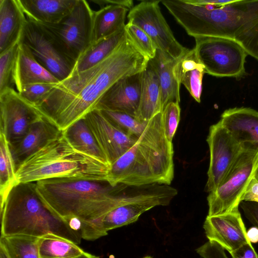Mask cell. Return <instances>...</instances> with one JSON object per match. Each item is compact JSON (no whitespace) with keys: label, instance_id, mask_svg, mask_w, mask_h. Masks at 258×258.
Here are the masks:
<instances>
[{"label":"cell","instance_id":"f6af8a7d","mask_svg":"<svg viewBox=\"0 0 258 258\" xmlns=\"http://www.w3.org/2000/svg\"><path fill=\"white\" fill-rule=\"evenodd\" d=\"M257 178L258 179V172H257Z\"/></svg>","mask_w":258,"mask_h":258},{"label":"cell","instance_id":"30bf717a","mask_svg":"<svg viewBox=\"0 0 258 258\" xmlns=\"http://www.w3.org/2000/svg\"><path fill=\"white\" fill-rule=\"evenodd\" d=\"M36 60L59 81L70 76L76 63L63 52L48 30L27 19L20 40Z\"/></svg>","mask_w":258,"mask_h":258},{"label":"cell","instance_id":"ee69618b","mask_svg":"<svg viewBox=\"0 0 258 258\" xmlns=\"http://www.w3.org/2000/svg\"><path fill=\"white\" fill-rule=\"evenodd\" d=\"M143 258H152V257L150 256H145Z\"/></svg>","mask_w":258,"mask_h":258},{"label":"cell","instance_id":"7bdbcfd3","mask_svg":"<svg viewBox=\"0 0 258 258\" xmlns=\"http://www.w3.org/2000/svg\"><path fill=\"white\" fill-rule=\"evenodd\" d=\"M0 258H9L4 250L0 247Z\"/></svg>","mask_w":258,"mask_h":258},{"label":"cell","instance_id":"5bb4252c","mask_svg":"<svg viewBox=\"0 0 258 258\" xmlns=\"http://www.w3.org/2000/svg\"><path fill=\"white\" fill-rule=\"evenodd\" d=\"M85 118L110 166L126 152L138 139L120 130L99 110L91 111Z\"/></svg>","mask_w":258,"mask_h":258},{"label":"cell","instance_id":"d4e9b609","mask_svg":"<svg viewBox=\"0 0 258 258\" xmlns=\"http://www.w3.org/2000/svg\"><path fill=\"white\" fill-rule=\"evenodd\" d=\"M128 10L117 5H107L94 11L92 45L124 29Z\"/></svg>","mask_w":258,"mask_h":258},{"label":"cell","instance_id":"e0dca14e","mask_svg":"<svg viewBox=\"0 0 258 258\" xmlns=\"http://www.w3.org/2000/svg\"><path fill=\"white\" fill-rule=\"evenodd\" d=\"M13 80L18 92L29 85L56 84L59 82L36 60L29 48L21 42L14 61Z\"/></svg>","mask_w":258,"mask_h":258},{"label":"cell","instance_id":"3957f363","mask_svg":"<svg viewBox=\"0 0 258 258\" xmlns=\"http://www.w3.org/2000/svg\"><path fill=\"white\" fill-rule=\"evenodd\" d=\"M174 171L172 142L165 135L159 112L148 121L134 145L111 165L106 181L112 186L170 185Z\"/></svg>","mask_w":258,"mask_h":258},{"label":"cell","instance_id":"e575fe53","mask_svg":"<svg viewBox=\"0 0 258 258\" xmlns=\"http://www.w3.org/2000/svg\"><path fill=\"white\" fill-rule=\"evenodd\" d=\"M55 84L37 83L28 85L18 92L20 96L33 106L39 104Z\"/></svg>","mask_w":258,"mask_h":258},{"label":"cell","instance_id":"836d02e7","mask_svg":"<svg viewBox=\"0 0 258 258\" xmlns=\"http://www.w3.org/2000/svg\"><path fill=\"white\" fill-rule=\"evenodd\" d=\"M179 103H168L161 112L163 130L166 138L172 142L180 117Z\"/></svg>","mask_w":258,"mask_h":258},{"label":"cell","instance_id":"7c38bea8","mask_svg":"<svg viewBox=\"0 0 258 258\" xmlns=\"http://www.w3.org/2000/svg\"><path fill=\"white\" fill-rule=\"evenodd\" d=\"M207 142L210 150L206 191L215 190L244 149L219 121L209 128Z\"/></svg>","mask_w":258,"mask_h":258},{"label":"cell","instance_id":"74e56055","mask_svg":"<svg viewBox=\"0 0 258 258\" xmlns=\"http://www.w3.org/2000/svg\"><path fill=\"white\" fill-rule=\"evenodd\" d=\"M230 254L232 258H258V254L250 242L244 244Z\"/></svg>","mask_w":258,"mask_h":258},{"label":"cell","instance_id":"f1b7e54d","mask_svg":"<svg viewBox=\"0 0 258 258\" xmlns=\"http://www.w3.org/2000/svg\"><path fill=\"white\" fill-rule=\"evenodd\" d=\"M39 238L24 235L1 236L0 247L9 258H40Z\"/></svg>","mask_w":258,"mask_h":258},{"label":"cell","instance_id":"60d3db41","mask_svg":"<svg viewBox=\"0 0 258 258\" xmlns=\"http://www.w3.org/2000/svg\"><path fill=\"white\" fill-rule=\"evenodd\" d=\"M247 236L249 241L252 243L258 242V228L254 226L247 231Z\"/></svg>","mask_w":258,"mask_h":258},{"label":"cell","instance_id":"4316f807","mask_svg":"<svg viewBox=\"0 0 258 258\" xmlns=\"http://www.w3.org/2000/svg\"><path fill=\"white\" fill-rule=\"evenodd\" d=\"M62 132L75 148L110 165L85 117L77 121Z\"/></svg>","mask_w":258,"mask_h":258},{"label":"cell","instance_id":"f546056e","mask_svg":"<svg viewBox=\"0 0 258 258\" xmlns=\"http://www.w3.org/2000/svg\"><path fill=\"white\" fill-rule=\"evenodd\" d=\"M1 205L5 201L13 187L17 184L16 169L10 145L5 135L0 133Z\"/></svg>","mask_w":258,"mask_h":258},{"label":"cell","instance_id":"2e32d148","mask_svg":"<svg viewBox=\"0 0 258 258\" xmlns=\"http://www.w3.org/2000/svg\"><path fill=\"white\" fill-rule=\"evenodd\" d=\"M142 72L115 83L99 100L95 109L122 112L136 117L140 101Z\"/></svg>","mask_w":258,"mask_h":258},{"label":"cell","instance_id":"f35d334b","mask_svg":"<svg viewBox=\"0 0 258 258\" xmlns=\"http://www.w3.org/2000/svg\"><path fill=\"white\" fill-rule=\"evenodd\" d=\"M91 1L100 6V8L107 5H117L130 10L134 7L133 1L132 0H92Z\"/></svg>","mask_w":258,"mask_h":258},{"label":"cell","instance_id":"7a4b0ae2","mask_svg":"<svg viewBox=\"0 0 258 258\" xmlns=\"http://www.w3.org/2000/svg\"><path fill=\"white\" fill-rule=\"evenodd\" d=\"M35 183L38 195L52 211L66 220L80 222L82 238L87 240L99 238L100 220L120 202V184L105 180L54 178Z\"/></svg>","mask_w":258,"mask_h":258},{"label":"cell","instance_id":"52a82bcc","mask_svg":"<svg viewBox=\"0 0 258 258\" xmlns=\"http://www.w3.org/2000/svg\"><path fill=\"white\" fill-rule=\"evenodd\" d=\"M243 146V150L220 184L209 192L208 216L223 215L238 208L252 182L257 179L258 147Z\"/></svg>","mask_w":258,"mask_h":258},{"label":"cell","instance_id":"277c9868","mask_svg":"<svg viewBox=\"0 0 258 258\" xmlns=\"http://www.w3.org/2000/svg\"><path fill=\"white\" fill-rule=\"evenodd\" d=\"M1 236L24 235L41 237L48 234L79 244L80 232L52 211L41 199L35 182L18 183L1 205Z\"/></svg>","mask_w":258,"mask_h":258},{"label":"cell","instance_id":"1f68e13d","mask_svg":"<svg viewBox=\"0 0 258 258\" xmlns=\"http://www.w3.org/2000/svg\"><path fill=\"white\" fill-rule=\"evenodd\" d=\"M124 29L127 37L144 56L149 60L155 57L157 48L144 31L136 25L128 22L125 24Z\"/></svg>","mask_w":258,"mask_h":258},{"label":"cell","instance_id":"b9f144b4","mask_svg":"<svg viewBox=\"0 0 258 258\" xmlns=\"http://www.w3.org/2000/svg\"><path fill=\"white\" fill-rule=\"evenodd\" d=\"M75 258H100L99 256L84 251L81 255Z\"/></svg>","mask_w":258,"mask_h":258},{"label":"cell","instance_id":"4fadbf2b","mask_svg":"<svg viewBox=\"0 0 258 258\" xmlns=\"http://www.w3.org/2000/svg\"><path fill=\"white\" fill-rule=\"evenodd\" d=\"M42 117L14 88L0 93V133L5 135L10 147L18 143Z\"/></svg>","mask_w":258,"mask_h":258},{"label":"cell","instance_id":"83f0119b","mask_svg":"<svg viewBox=\"0 0 258 258\" xmlns=\"http://www.w3.org/2000/svg\"><path fill=\"white\" fill-rule=\"evenodd\" d=\"M40 258H75L85 251L78 244L52 234L39 239Z\"/></svg>","mask_w":258,"mask_h":258},{"label":"cell","instance_id":"ab89813d","mask_svg":"<svg viewBox=\"0 0 258 258\" xmlns=\"http://www.w3.org/2000/svg\"><path fill=\"white\" fill-rule=\"evenodd\" d=\"M243 201L258 202V179L257 178L252 182L244 195Z\"/></svg>","mask_w":258,"mask_h":258},{"label":"cell","instance_id":"7402d4cb","mask_svg":"<svg viewBox=\"0 0 258 258\" xmlns=\"http://www.w3.org/2000/svg\"><path fill=\"white\" fill-rule=\"evenodd\" d=\"M173 72L178 83L183 84L194 99L200 103L202 80L205 73L194 49H189L176 59Z\"/></svg>","mask_w":258,"mask_h":258},{"label":"cell","instance_id":"d6986e66","mask_svg":"<svg viewBox=\"0 0 258 258\" xmlns=\"http://www.w3.org/2000/svg\"><path fill=\"white\" fill-rule=\"evenodd\" d=\"M61 132L43 117L33 123L22 139L10 147L16 169Z\"/></svg>","mask_w":258,"mask_h":258},{"label":"cell","instance_id":"8fae6325","mask_svg":"<svg viewBox=\"0 0 258 258\" xmlns=\"http://www.w3.org/2000/svg\"><path fill=\"white\" fill-rule=\"evenodd\" d=\"M160 2H141L130 10L128 22L141 28L151 38L157 49L176 60L189 49L182 45L174 37L161 13Z\"/></svg>","mask_w":258,"mask_h":258},{"label":"cell","instance_id":"9a60e30c","mask_svg":"<svg viewBox=\"0 0 258 258\" xmlns=\"http://www.w3.org/2000/svg\"><path fill=\"white\" fill-rule=\"evenodd\" d=\"M203 227L209 241L217 243L230 253L250 242L238 208L223 215L207 216Z\"/></svg>","mask_w":258,"mask_h":258},{"label":"cell","instance_id":"ffe728a7","mask_svg":"<svg viewBox=\"0 0 258 258\" xmlns=\"http://www.w3.org/2000/svg\"><path fill=\"white\" fill-rule=\"evenodd\" d=\"M26 21L18 0H0V53L20 42Z\"/></svg>","mask_w":258,"mask_h":258},{"label":"cell","instance_id":"6da1fadb","mask_svg":"<svg viewBox=\"0 0 258 258\" xmlns=\"http://www.w3.org/2000/svg\"><path fill=\"white\" fill-rule=\"evenodd\" d=\"M149 60L126 36L107 57L59 81L34 107L44 118L64 131L95 109L99 100L115 83L142 72Z\"/></svg>","mask_w":258,"mask_h":258},{"label":"cell","instance_id":"cb8c5ba5","mask_svg":"<svg viewBox=\"0 0 258 258\" xmlns=\"http://www.w3.org/2000/svg\"><path fill=\"white\" fill-rule=\"evenodd\" d=\"M175 61V59L158 49L155 57L149 60L159 79L162 111L168 103H179L180 101V85L175 79L173 72Z\"/></svg>","mask_w":258,"mask_h":258},{"label":"cell","instance_id":"8d00e7d4","mask_svg":"<svg viewBox=\"0 0 258 258\" xmlns=\"http://www.w3.org/2000/svg\"><path fill=\"white\" fill-rule=\"evenodd\" d=\"M240 206L247 220L258 228V202L243 201Z\"/></svg>","mask_w":258,"mask_h":258},{"label":"cell","instance_id":"9c48e42d","mask_svg":"<svg viewBox=\"0 0 258 258\" xmlns=\"http://www.w3.org/2000/svg\"><path fill=\"white\" fill-rule=\"evenodd\" d=\"M94 12L87 1L78 0L72 11L60 22L42 24L75 63L92 45Z\"/></svg>","mask_w":258,"mask_h":258},{"label":"cell","instance_id":"603a6c76","mask_svg":"<svg viewBox=\"0 0 258 258\" xmlns=\"http://www.w3.org/2000/svg\"><path fill=\"white\" fill-rule=\"evenodd\" d=\"M162 112L161 89L158 76L148 61L142 72L139 106L136 118L142 121H149Z\"/></svg>","mask_w":258,"mask_h":258},{"label":"cell","instance_id":"5b68a950","mask_svg":"<svg viewBox=\"0 0 258 258\" xmlns=\"http://www.w3.org/2000/svg\"><path fill=\"white\" fill-rule=\"evenodd\" d=\"M110 166L75 148L61 133L16 169L17 182L48 179L107 180Z\"/></svg>","mask_w":258,"mask_h":258},{"label":"cell","instance_id":"8992f818","mask_svg":"<svg viewBox=\"0 0 258 258\" xmlns=\"http://www.w3.org/2000/svg\"><path fill=\"white\" fill-rule=\"evenodd\" d=\"M177 194V189L170 185H125L120 203L98 224L99 238L111 230L136 222L142 214L155 207L168 205Z\"/></svg>","mask_w":258,"mask_h":258},{"label":"cell","instance_id":"d590c367","mask_svg":"<svg viewBox=\"0 0 258 258\" xmlns=\"http://www.w3.org/2000/svg\"><path fill=\"white\" fill-rule=\"evenodd\" d=\"M197 252L203 258H228L224 248L212 241L209 240L197 248Z\"/></svg>","mask_w":258,"mask_h":258},{"label":"cell","instance_id":"ac0fdd59","mask_svg":"<svg viewBox=\"0 0 258 258\" xmlns=\"http://www.w3.org/2000/svg\"><path fill=\"white\" fill-rule=\"evenodd\" d=\"M219 121L242 145L258 147V111L249 107L225 110Z\"/></svg>","mask_w":258,"mask_h":258},{"label":"cell","instance_id":"d6a6232c","mask_svg":"<svg viewBox=\"0 0 258 258\" xmlns=\"http://www.w3.org/2000/svg\"><path fill=\"white\" fill-rule=\"evenodd\" d=\"M19 43L0 53V93L13 88L14 63Z\"/></svg>","mask_w":258,"mask_h":258},{"label":"cell","instance_id":"4dcf8cb0","mask_svg":"<svg viewBox=\"0 0 258 258\" xmlns=\"http://www.w3.org/2000/svg\"><path fill=\"white\" fill-rule=\"evenodd\" d=\"M100 111L105 117L120 130L127 134L137 138L141 135L148 122L140 121L135 117L122 112L109 110Z\"/></svg>","mask_w":258,"mask_h":258},{"label":"cell","instance_id":"44dd1931","mask_svg":"<svg viewBox=\"0 0 258 258\" xmlns=\"http://www.w3.org/2000/svg\"><path fill=\"white\" fill-rule=\"evenodd\" d=\"M27 19L41 24H56L72 11L78 0H18Z\"/></svg>","mask_w":258,"mask_h":258},{"label":"cell","instance_id":"484cf974","mask_svg":"<svg viewBox=\"0 0 258 258\" xmlns=\"http://www.w3.org/2000/svg\"><path fill=\"white\" fill-rule=\"evenodd\" d=\"M126 38L124 29L91 45L77 61L72 73L85 71L102 61L110 55Z\"/></svg>","mask_w":258,"mask_h":258},{"label":"cell","instance_id":"ba28073f","mask_svg":"<svg viewBox=\"0 0 258 258\" xmlns=\"http://www.w3.org/2000/svg\"><path fill=\"white\" fill-rule=\"evenodd\" d=\"M194 49L205 73L216 77L240 79L246 74L248 54L234 39L221 37L195 38Z\"/></svg>","mask_w":258,"mask_h":258}]
</instances>
